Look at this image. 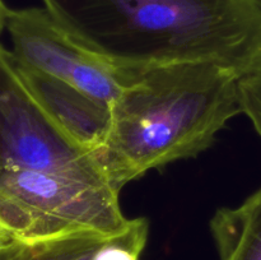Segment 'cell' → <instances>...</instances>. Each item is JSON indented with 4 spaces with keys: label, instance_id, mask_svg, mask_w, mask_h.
<instances>
[{
    "label": "cell",
    "instance_id": "cell-8",
    "mask_svg": "<svg viewBox=\"0 0 261 260\" xmlns=\"http://www.w3.org/2000/svg\"><path fill=\"white\" fill-rule=\"evenodd\" d=\"M110 237L76 233L45 241L15 242L7 260H92Z\"/></svg>",
    "mask_w": 261,
    "mask_h": 260
},
{
    "label": "cell",
    "instance_id": "cell-10",
    "mask_svg": "<svg viewBox=\"0 0 261 260\" xmlns=\"http://www.w3.org/2000/svg\"><path fill=\"white\" fill-rule=\"evenodd\" d=\"M240 93L242 114L249 117L261 138V70L242 76Z\"/></svg>",
    "mask_w": 261,
    "mask_h": 260
},
{
    "label": "cell",
    "instance_id": "cell-3",
    "mask_svg": "<svg viewBox=\"0 0 261 260\" xmlns=\"http://www.w3.org/2000/svg\"><path fill=\"white\" fill-rule=\"evenodd\" d=\"M119 191L38 171L0 172V236L31 244L76 233L114 237L132 223Z\"/></svg>",
    "mask_w": 261,
    "mask_h": 260
},
{
    "label": "cell",
    "instance_id": "cell-5",
    "mask_svg": "<svg viewBox=\"0 0 261 260\" xmlns=\"http://www.w3.org/2000/svg\"><path fill=\"white\" fill-rule=\"evenodd\" d=\"M7 32L19 65L73 84L110 106L132 75L82 47L43 7L10 9Z\"/></svg>",
    "mask_w": 261,
    "mask_h": 260
},
{
    "label": "cell",
    "instance_id": "cell-2",
    "mask_svg": "<svg viewBox=\"0 0 261 260\" xmlns=\"http://www.w3.org/2000/svg\"><path fill=\"white\" fill-rule=\"evenodd\" d=\"M241 78L208 61L132 71L111 105L106 140L94 152L107 183L120 193L149 170L208 149L242 114Z\"/></svg>",
    "mask_w": 261,
    "mask_h": 260
},
{
    "label": "cell",
    "instance_id": "cell-7",
    "mask_svg": "<svg viewBox=\"0 0 261 260\" xmlns=\"http://www.w3.org/2000/svg\"><path fill=\"white\" fill-rule=\"evenodd\" d=\"M219 260H261V188L233 208H221L211 221Z\"/></svg>",
    "mask_w": 261,
    "mask_h": 260
},
{
    "label": "cell",
    "instance_id": "cell-12",
    "mask_svg": "<svg viewBox=\"0 0 261 260\" xmlns=\"http://www.w3.org/2000/svg\"><path fill=\"white\" fill-rule=\"evenodd\" d=\"M14 244L15 241H10V240L4 239L3 236H0V260L8 259Z\"/></svg>",
    "mask_w": 261,
    "mask_h": 260
},
{
    "label": "cell",
    "instance_id": "cell-1",
    "mask_svg": "<svg viewBox=\"0 0 261 260\" xmlns=\"http://www.w3.org/2000/svg\"><path fill=\"white\" fill-rule=\"evenodd\" d=\"M102 61L139 71L218 63L242 76L261 70V0H41Z\"/></svg>",
    "mask_w": 261,
    "mask_h": 260
},
{
    "label": "cell",
    "instance_id": "cell-6",
    "mask_svg": "<svg viewBox=\"0 0 261 260\" xmlns=\"http://www.w3.org/2000/svg\"><path fill=\"white\" fill-rule=\"evenodd\" d=\"M17 66L36 101L65 134L92 152L101 148L111 125L110 105L73 84Z\"/></svg>",
    "mask_w": 261,
    "mask_h": 260
},
{
    "label": "cell",
    "instance_id": "cell-9",
    "mask_svg": "<svg viewBox=\"0 0 261 260\" xmlns=\"http://www.w3.org/2000/svg\"><path fill=\"white\" fill-rule=\"evenodd\" d=\"M149 224L145 218L132 219L121 233L106 240L92 260H140L148 240Z\"/></svg>",
    "mask_w": 261,
    "mask_h": 260
},
{
    "label": "cell",
    "instance_id": "cell-11",
    "mask_svg": "<svg viewBox=\"0 0 261 260\" xmlns=\"http://www.w3.org/2000/svg\"><path fill=\"white\" fill-rule=\"evenodd\" d=\"M9 12L10 8L7 7L4 0H0V38H2L3 33L7 32V22ZM0 45H2V43H0Z\"/></svg>",
    "mask_w": 261,
    "mask_h": 260
},
{
    "label": "cell",
    "instance_id": "cell-4",
    "mask_svg": "<svg viewBox=\"0 0 261 260\" xmlns=\"http://www.w3.org/2000/svg\"><path fill=\"white\" fill-rule=\"evenodd\" d=\"M2 171H38L110 185L94 152L50 119L23 81L10 50L0 45Z\"/></svg>",
    "mask_w": 261,
    "mask_h": 260
}]
</instances>
